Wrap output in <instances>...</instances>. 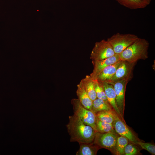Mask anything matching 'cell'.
<instances>
[{
    "instance_id": "6da1fadb",
    "label": "cell",
    "mask_w": 155,
    "mask_h": 155,
    "mask_svg": "<svg viewBox=\"0 0 155 155\" xmlns=\"http://www.w3.org/2000/svg\"><path fill=\"white\" fill-rule=\"evenodd\" d=\"M66 125L71 142L91 143L94 141L96 131L91 126L84 123L78 116L73 115L69 117Z\"/></svg>"
},
{
    "instance_id": "7a4b0ae2",
    "label": "cell",
    "mask_w": 155,
    "mask_h": 155,
    "mask_svg": "<svg viewBox=\"0 0 155 155\" xmlns=\"http://www.w3.org/2000/svg\"><path fill=\"white\" fill-rule=\"evenodd\" d=\"M150 44L145 39L138 38L132 44L119 54L120 60L131 63L140 60H145L148 57Z\"/></svg>"
},
{
    "instance_id": "3957f363",
    "label": "cell",
    "mask_w": 155,
    "mask_h": 155,
    "mask_svg": "<svg viewBox=\"0 0 155 155\" xmlns=\"http://www.w3.org/2000/svg\"><path fill=\"white\" fill-rule=\"evenodd\" d=\"M138 38L135 34L117 33L108 38L107 40L112 46L115 54H119Z\"/></svg>"
},
{
    "instance_id": "277c9868",
    "label": "cell",
    "mask_w": 155,
    "mask_h": 155,
    "mask_svg": "<svg viewBox=\"0 0 155 155\" xmlns=\"http://www.w3.org/2000/svg\"><path fill=\"white\" fill-rule=\"evenodd\" d=\"M74 115L78 117L86 124L92 127L96 131V114L91 110L85 107L78 99L71 100Z\"/></svg>"
},
{
    "instance_id": "5b68a950",
    "label": "cell",
    "mask_w": 155,
    "mask_h": 155,
    "mask_svg": "<svg viewBox=\"0 0 155 155\" xmlns=\"http://www.w3.org/2000/svg\"><path fill=\"white\" fill-rule=\"evenodd\" d=\"M115 54L108 41L103 39L95 43L90 54V59L92 61H100Z\"/></svg>"
},
{
    "instance_id": "8992f818",
    "label": "cell",
    "mask_w": 155,
    "mask_h": 155,
    "mask_svg": "<svg viewBox=\"0 0 155 155\" xmlns=\"http://www.w3.org/2000/svg\"><path fill=\"white\" fill-rule=\"evenodd\" d=\"M136 63L121 60L114 75L106 83H111L121 80L129 82L133 77V70Z\"/></svg>"
},
{
    "instance_id": "52a82bcc",
    "label": "cell",
    "mask_w": 155,
    "mask_h": 155,
    "mask_svg": "<svg viewBox=\"0 0 155 155\" xmlns=\"http://www.w3.org/2000/svg\"><path fill=\"white\" fill-rule=\"evenodd\" d=\"M118 136L116 132L101 133L96 132L94 142L100 148L107 149L115 154Z\"/></svg>"
},
{
    "instance_id": "ba28073f",
    "label": "cell",
    "mask_w": 155,
    "mask_h": 155,
    "mask_svg": "<svg viewBox=\"0 0 155 155\" xmlns=\"http://www.w3.org/2000/svg\"><path fill=\"white\" fill-rule=\"evenodd\" d=\"M128 82L127 80H121L109 83L113 86L116 95V104L123 118L125 106V93Z\"/></svg>"
},
{
    "instance_id": "9c48e42d",
    "label": "cell",
    "mask_w": 155,
    "mask_h": 155,
    "mask_svg": "<svg viewBox=\"0 0 155 155\" xmlns=\"http://www.w3.org/2000/svg\"><path fill=\"white\" fill-rule=\"evenodd\" d=\"M114 129L117 133L121 136L127 138L133 144H136L138 141L132 131L126 125L125 122L117 115L112 123Z\"/></svg>"
},
{
    "instance_id": "30bf717a",
    "label": "cell",
    "mask_w": 155,
    "mask_h": 155,
    "mask_svg": "<svg viewBox=\"0 0 155 155\" xmlns=\"http://www.w3.org/2000/svg\"><path fill=\"white\" fill-rule=\"evenodd\" d=\"M119 54L115 55L108 58L98 61H92L93 69L90 74L92 79L96 80L100 73L107 66L114 63L120 60Z\"/></svg>"
},
{
    "instance_id": "8fae6325",
    "label": "cell",
    "mask_w": 155,
    "mask_h": 155,
    "mask_svg": "<svg viewBox=\"0 0 155 155\" xmlns=\"http://www.w3.org/2000/svg\"><path fill=\"white\" fill-rule=\"evenodd\" d=\"M101 84L103 86L105 94L108 102L120 118L125 122L116 104V95L113 86L110 84L106 82Z\"/></svg>"
},
{
    "instance_id": "7c38bea8",
    "label": "cell",
    "mask_w": 155,
    "mask_h": 155,
    "mask_svg": "<svg viewBox=\"0 0 155 155\" xmlns=\"http://www.w3.org/2000/svg\"><path fill=\"white\" fill-rule=\"evenodd\" d=\"M121 61L120 60L106 67L99 74L96 80L101 83L107 82L115 74Z\"/></svg>"
},
{
    "instance_id": "4fadbf2b",
    "label": "cell",
    "mask_w": 155,
    "mask_h": 155,
    "mask_svg": "<svg viewBox=\"0 0 155 155\" xmlns=\"http://www.w3.org/2000/svg\"><path fill=\"white\" fill-rule=\"evenodd\" d=\"M77 86L76 92L78 99L85 107L91 110L92 101L89 97L81 81Z\"/></svg>"
},
{
    "instance_id": "5bb4252c",
    "label": "cell",
    "mask_w": 155,
    "mask_h": 155,
    "mask_svg": "<svg viewBox=\"0 0 155 155\" xmlns=\"http://www.w3.org/2000/svg\"><path fill=\"white\" fill-rule=\"evenodd\" d=\"M80 148L76 155H95L100 148L94 142L79 143Z\"/></svg>"
},
{
    "instance_id": "9a60e30c",
    "label": "cell",
    "mask_w": 155,
    "mask_h": 155,
    "mask_svg": "<svg viewBox=\"0 0 155 155\" xmlns=\"http://www.w3.org/2000/svg\"><path fill=\"white\" fill-rule=\"evenodd\" d=\"M81 82L90 99L93 101L97 98L94 87V81L90 75H87Z\"/></svg>"
},
{
    "instance_id": "2e32d148",
    "label": "cell",
    "mask_w": 155,
    "mask_h": 155,
    "mask_svg": "<svg viewBox=\"0 0 155 155\" xmlns=\"http://www.w3.org/2000/svg\"><path fill=\"white\" fill-rule=\"evenodd\" d=\"M112 109V107L108 101L97 98L92 101L91 110L95 114L102 111Z\"/></svg>"
},
{
    "instance_id": "e0dca14e",
    "label": "cell",
    "mask_w": 155,
    "mask_h": 155,
    "mask_svg": "<svg viewBox=\"0 0 155 155\" xmlns=\"http://www.w3.org/2000/svg\"><path fill=\"white\" fill-rule=\"evenodd\" d=\"M120 4L131 9L144 8L148 5L141 0H116Z\"/></svg>"
},
{
    "instance_id": "ac0fdd59",
    "label": "cell",
    "mask_w": 155,
    "mask_h": 155,
    "mask_svg": "<svg viewBox=\"0 0 155 155\" xmlns=\"http://www.w3.org/2000/svg\"><path fill=\"white\" fill-rule=\"evenodd\" d=\"M95 114L96 117L100 121L112 124L116 116L118 115L113 109L102 111Z\"/></svg>"
},
{
    "instance_id": "d6986e66",
    "label": "cell",
    "mask_w": 155,
    "mask_h": 155,
    "mask_svg": "<svg viewBox=\"0 0 155 155\" xmlns=\"http://www.w3.org/2000/svg\"><path fill=\"white\" fill-rule=\"evenodd\" d=\"M96 129L97 132L104 133L109 132H116L112 124L102 121L96 117Z\"/></svg>"
},
{
    "instance_id": "ffe728a7",
    "label": "cell",
    "mask_w": 155,
    "mask_h": 155,
    "mask_svg": "<svg viewBox=\"0 0 155 155\" xmlns=\"http://www.w3.org/2000/svg\"><path fill=\"white\" fill-rule=\"evenodd\" d=\"M129 140L126 137L121 136H118L115 154L123 155L124 149L129 143Z\"/></svg>"
},
{
    "instance_id": "44dd1931",
    "label": "cell",
    "mask_w": 155,
    "mask_h": 155,
    "mask_svg": "<svg viewBox=\"0 0 155 155\" xmlns=\"http://www.w3.org/2000/svg\"><path fill=\"white\" fill-rule=\"evenodd\" d=\"M94 81V88L97 98L108 102L102 84L98 82L96 80Z\"/></svg>"
},
{
    "instance_id": "7402d4cb",
    "label": "cell",
    "mask_w": 155,
    "mask_h": 155,
    "mask_svg": "<svg viewBox=\"0 0 155 155\" xmlns=\"http://www.w3.org/2000/svg\"><path fill=\"white\" fill-rule=\"evenodd\" d=\"M139 152L138 148L133 144L129 143L125 147L123 155H135Z\"/></svg>"
},
{
    "instance_id": "603a6c76",
    "label": "cell",
    "mask_w": 155,
    "mask_h": 155,
    "mask_svg": "<svg viewBox=\"0 0 155 155\" xmlns=\"http://www.w3.org/2000/svg\"><path fill=\"white\" fill-rule=\"evenodd\" d=\"M136 144L140 145L142 149L147 150L152 154H155V146L154 144L139 141L137 142Z\"/></svg>"
},
{
    "instance_id": "cb8c5ba5",
    "label": "cell",
    "mask_w": 155,
    "mask_h": 155,
    "mask_svg": "<svg viewBox=\"0 0 155 155\" xmlns=\"http://www.w3.org/2000/svg\"><path fill=\"white\" fill-rule=\"evenodd\" d=\"M141 0L142 1H143L145 2L148 5L150 4L151 1V0Z\"/></svg>"
}]
</instances>
